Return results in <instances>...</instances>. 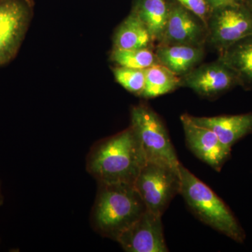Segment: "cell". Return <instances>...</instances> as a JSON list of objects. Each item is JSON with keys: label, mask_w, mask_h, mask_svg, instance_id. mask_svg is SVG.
<instances>
[{"label": "cell", "mask_w": 252, "mask_h": 252, "mask_svg": "<svg viewBox=\"0 0 252 252\" xmlns=\"http://www.w3.org/2000/svg\"><path fill=\"white\" fill-rule=\"evenodd\" d=\"M190 117L195 124L213 131L220 142L230 150L235 142L252 132V113L213 117Z\"/></svg>", "instance_id": "12"}, {"label": "cell", "mask_w": 252, "mask_h": 252, "mask_svg": "<svg viewBox=\"0 0 252 252\" xmlns=\"http://www.w3.org/2000/svg\"><path fill=\"white\" fill-rule=\"evenodd\" d=\"M186 9L198 16L206 24L212 9L207 0H175Z\"/></svg>", "instance_id": "20"}, {"label": "cell", "mask_w": 252, "mask_h": 252, "mask_svg": "<svg viewBox=\"0 0 252 252\" xmlns=\"http://www.w3.org/2000/svg\"><path fill=\"white\" fill-rule=\"evenodd\" d=\"M204 54V46L182 44L159 45L156 51L159 63L181 77L196 67Z\"/></svg>", "instance_id": "13"}, {"label": "cell", "mask_w": 252, "mask_h": 252, "mask_svg": "<svg viewBox=\"0 0 252 252\" xmlns=\"http://www.w3.org/2000/svg\"><path fill=\"white\" fill-rule=\"evenodd\" d=\"M208 4L212 10L220 7V6H224V5L232 4L234 3L237 0H207Z\"/></svg>", "instance_id": "21"}, {"label": "cell", "mask_w": 252, "mask_h": 252, "mask_svg": "<svg viewBox=\"0 0 252 252\" xmlns=\"http://www.w3.org/2000/svg\"><path fill=\"white\" fill-rule=\"evenodd\" d=\"M170 4L166 0H136L133 12L147 28L154 41L160 42L163 35Z\"/></svg>", "instance_id": "16"}, {"label": "cell", "mask_w": 252, "mask_h": 252, "mask_svg": "<svg viewBox=\"0 0 252 252\" xmlns=\"http://www.w3.org/2000/svg\"><path fill=\"white\" fill-rule=\"evenodd\" d=\"M28 0H0V66L17 54L31 21Z\"/></svg>", "instance_id": "7"}, {"label": "cell", "mask_w": 252, "mask_h": 252, "mask_svg": "<svg viewBox=\"0 0 252 252\" xmlns=\"http://www.w3.org/2000/svg\"><path fill=\"white\" fill-rule=\"evenodd\" d=\"M154 40L140 18L132 11L118 28L114 48L124 50L150 49Z\"/></svg>", "instance_id": "15"}, {"label": "cell", "mask_w": 252, "mask_h": 252, "mask_svg": "<svg viewBox=\"0 0 252 252\" xmlns=\"http://www.w3.org/2000/svg\"><path fill=\"white\" fill-rule=\"evenodd\" d=\"M186 142L190 150L200 160L220 172L230 155L228 149L220 142L216 134L205 126L195 124L190 115L181 117Z\"/></svg>", "instance_id": "11"}, {"label": "cell", "mask_w": 252, "mask_h": 252, "mask_svg": "<svg viewBox=\"0 0 252 252\" xmlns=\"http://www.w3.org/2000/svg\"><path fill=\"white\" fill-rule=\"evenodd\" d=\"M219 60L233 71L239 86L252 89V34L220 51Z\"/></svg>", "instance_id": "14"}, {"label": "cell", "mask_w": 252, "mask_h": 252, "mask_svg": "<svg viewBox=\"0 0 252 252\" xmlns=\"http://www.w3.org/2000/svg\"><path fill=\"white\" fill-rule=\"evenodd\" d=\"M134 187L147 210L162 216L174 197L180 193V170L165 162L147 161Z\"/></svg>", "instance_id": "4"}, {"label": "cell", "mask_w": 252, "mask_h": 252, "mask_svg": "<svg viewBox=\"0 0 252 252\" xmlns=\"http://www.w3.org/2000/svg\"><path fill=\"white\" fill-rule=\"evenodd\" d=\"M161 217L146 210L117 241L127 252H168L164 238Z\"/></svg>", "instance_id": "9"}, {"label": "cell", "mask_w": 252, "mask_h": 252, "mask_svg": "<svg viewBox=\"0 0 252 252\" xmlns=\"http://www.w3.org/2000/svg\"><path fill=\"white\" fill-rule=\"evenodd\" d=\"M131 126L140 140L147 161L162 162L179 168L175 147L160 118L146 104L131 109Z\"/></svg>", "instance_id": "5"}, {"label": "cell", "mask_w": 252, "mask_h": 252, "mask_svg": "<svg viewBox=\"0 0 252 252\" xmlns=\"http://www.w3.org/2000/svg\"><path fill=\"white\" fill-rule=\"evenodd\" d=\"M3 203V197L2 195H1V190H0V205Z\"/></svg>", "instance_id": "23"}, {"label": "cell", "mask_w": 252, "mask_h": 252, "mask_svg": "<svg viewBox=\"0 0 252 252\" xmlns=\"http://www.w3.org/2000/svg\"><path fill=\"white\" fill-rule=\"evenodd\" d=\"M180 194L199 220L228 238L243 243L245 233L224 202L180 163Z\"/></svg>", "instance_id": "3"}, {"label": "cell", "mask_w": 252, "mask_h": 252, "mask_svg": "<svg viewBox=\"0 0 252 252\" xmlns=\"http://www.w3.org/2000/svg\"><path fill=\"white\" fill-rule=\"evenodd\" d=\"M111 59L119 67L146 69L160 64L156 53L151 49L135 50L113 49Z\"/></svg>", "instance_id": "18"}, {"label": "cell", "mask_w": 252, "mask_h": 252, "mask_svg": "<svg viewBox=\"0 0 252 252\" xmlns=\"http://www.w3.org/2000/svg\"><path fill=\"white\" fill-rule=\"evenodd\" d=\"M238 1L247 5L250 9H252V0H238Z\"/></svg>", "instance_id": "22"}, {"label": "cell", "mask_w": 252, "mask_h": 252, "mask_svg": "<svg viewBox=\"0 0 252 252\" xmlns=\"http://www.w3.org/2000/svg\"><path fill=\"white\" fill-rule=\"evenodd\" d=\"M146 162L140 140L130 126L94 144L88 155L86 169L98 184L134 185Z\"/></svg>", "instance_id": "1"}, {"label": "cell", "mask_w": 252, "mask_h": 252, "mask_svg": "<svg viewBox=\"0 0 252 252\" xmlns=\"http://www.w3.org/2000/svg\"><path fill=\"white\" fill-rule=\"evenodd\" d=\"M206 24L178 2L170 3L168 18L160 45L204 46L207 43Z\"/></svg>", "instance_id": "8"}, {"label": "cell", "mask_w": 252, "mask_h": 252, "mask_svg": "<svg viewBox=\"0 0 252 252\" xmlns=\"http://www.w3.org/2000/svg\"><path fill=\"white\" fill-rule=\"evenodd\" d=\"M207 43L220 51L252 34V9L237 0L212 10L207 23Z\"/></svg>", "instance_id": "6"}, {"label": "cell", "mask_w": 252, "mask_h": 252, "mask_svg": "<svg viewBox=\"0 0 252 252\" xmlns=\"http://www.w3.org/2000/svg\"><path fill=\"white\" fill-rule=\"evenodd\" d=\"M116 80L129 92L141 96L145 85V69L124 67L114 70Z\"/></svg>", "instance_id": "19"}, {"label": "cell", "mask_w": 252, "mask_h": 252, "mask_svg": "<svg viewBox=\"0 0 252 252\" xmlns=\"http://www.w3.org/2000/svg\"><path fill=\"white\" fill-rule=\"evenodd\" d=\"M146 210L134 185L99 183L91 221L97 233L117 241Z\"/></svg>", "instance_id": "2"}, {"label": "cell", "mask_w": 252, "mask_h": 252, "mask_svg": "<svg viewBox=\"0 0 252 252\" xmlns=\"http://www.w3.org/2000/svg\"><path fill=\"white\" fill-rule=\"evenodd\" d=\"M182 86L207 98H213L239 86L232 69L220 60L195 67L182 77Z\"/></svg>", "instance_id": "10"}, {"label": "cell", "mask_w": 252, "mask_h": 252, "mask_svg": "<svg viewBox=\"0 0 252 252\" xmlns=\"http://www.w3.org/2000/svg\"><path fill=\"white\" fill-rule=\"evenodd\" d=\"M145 85L141 97L154 98L175 91L182 86V77L160 64L145 69Z\"/></svg>", "instance_id": "17"}]
</instances>
